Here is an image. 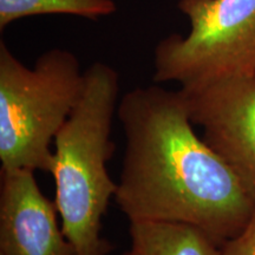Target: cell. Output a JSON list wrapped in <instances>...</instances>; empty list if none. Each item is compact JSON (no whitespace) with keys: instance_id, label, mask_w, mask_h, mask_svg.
<instances>
[{"instance_id":"3","label":"cell","mask_w":255,"mask_h":255,"mask_svg":"<svg viewBox=\"0 0 255 255\" xmlns=\"http://www.w3.org/2000/svg\"><path fill=\"white\" fill-rule=\"evenodd\" d=\"M84 71L71 51L51 49L28 68L0 41L1 171L51 173V143L77 104Z\"/></svg>"},{"instance_id":"7","label":"cell","mask_w":255,"mask_h":255,"mask_svg":"<svg viewBox=\"0 0 255 255\" xmlns=\"http://www.w3.org/2000/svg\"><path fill=\"white\" fill-rule=\"evenodd\" d=\"M137 255H220L221 246L196 226L173 221H130Z\"/></svg>"},{"instance_id":"9","label":"cell","mask_w":255,"mask_h":255,"mask_svg":"<svg viewBox=\"0 0 255 255\" xmlns=\"http://www.w3.org/2000/svg\"><path fill=\"white\" fill-rule=\"evenodd\" d=\"M220 255H255V212L237 237L222 245Z\"/></svg>"},{"instance_id":"4","label":"cell","mask_w":255,"mask_h":255,"mask_svg":"<svg viewBox=\"0 0 255 255\" xmlns=\"http://www.w3.org/2000/svg\"><path fill=\"white\" fill-rule=\"evenodd\" d=\"M178 9L190 30L156 45V83L193 88L255 73V0H180Z\"/></svg>"},{"instance_id":"5","label":"cell","mask_w":255,"mask_h":255,"mask_svg":"<svg viewBox=\"0 0 255 255\" xmlns=\"http://www.w3.org/2000/svg\"><path fill=\"white\" fill-rule=\"evenodd\" d=\"M180 89L203 139L255 195V73Z\"/></svg>"},{"instance_id":"10","label":"cell","mask_w":255,"mask_h":255,"mask_svg":"<svg viewBox=\"0 0 255 255\" xmlns=\"http://www.w3.org/2000/svg\"><path fill=\"white\" fill-rule=\"evenodd\" d=\"M123 255H137V254L132 250H130L129 252H127V253H124Z\"/></svg>"},{"instance_id":"1","label":"cell","mask_w":255,"mask_h":255,"mask_svg":"<svg viewBox=\"0 0 255 255\" xmlns=\"http://www.w3.org/2000/svg\"><path fill=\"white\" fill-rule=\"evenodd\" d=\"M117 114L126 151L114 200L129 221L189 223L220 246L237 237L255 212V195L194 131L182 90L135 88Z\"/></svg>"},{"instance_id":"8","label":"cell","mask_w":255,"mask_h":255,"mask_svg":"<svg viewBox=\"0 0 255 255\" xmlns=\"http://www.w3.org/2000/svg\"><path fill=\"white\" fill-rule=\"evenodd\" d=\"M116 11L114 0H0V30L31 15L66 14L96 20Z\"/></svg>"},{"instance_id":"2","label":"cell","mask_w":255,"mask_h":255,"mask_svg":"<svg viewBox=\"0 0 255 255\" xmlns=\"http://www.w3.org/2000/svg\"><path fill=\"white\" fill-rule=\"evenodd\" d=\"M120 95V76L102 62L84 70V88L69 119L55 137L51 175L62 229L76 255H108L102 221L117 183L107 169L114 154L113 121Z\"/></svg>"},{"instance_id":"6","label":"cell","mask_w":255,"mask_h":255,"mask_svg":"<svg viewBox=\"0 0 255 255\" xmlns=\"http://www.w3.org/2000/svg\"><path fill=\"white\" fill-rule=\"evenodd\" d=\"M34 171H1L0 255H76Z\"/></svg>"}]
</instances>
